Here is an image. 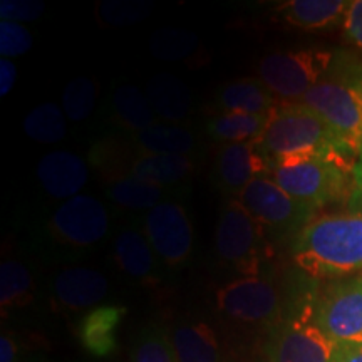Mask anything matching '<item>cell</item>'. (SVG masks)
I'll list each match as a JSON object with an SVG mask.
<instances>
[{
  "label": "cell",
  "mask_w": 362,
  "mask_h": 362,
  "mask_svg": "<svg viewBox=\"0 0 362 362\" xmlns=\"http://www.w3.org/2000/svg\"><path fill=\"white\" fill-rule=\"evenodd\" d=\"M257 148L270 166L307 156L330 158L349 166L359 160L322 117L302 103L279 101Z\"/></svg>",
  "instance_id": "6da1fadb"
},
{
  "label": "cell",
  "mask_w": 362,
  "mask_h": 362,
  "mask_svg": "<svg viewBox=\"0 0 362 362\" xmlns=\"http://www.w3.org/2000/svg\"><path fill=\"white\" fill-rule=\"evenodd\" d=\"M292 259L314 279L362 272V214L315 216L293 240Z\"/></svg>",
  "instance_id": "7a4b0ae2"
},
{
  "label": "cell",
  "mask_w": 362,
  "mask_h": 362,
  "mask_svg": "<svg viewBox=\"0 0 362 362\" xmlns=\"http://www.w3.org/2000/svg\"><path fill=\"white\" fill-rule=\"evenodd\" d=\"M362 71L341 69L336 59L327 76L298 103L315 111L357 156L362 153Z\"/></svg>",
  "instance_id": "3957f363"
},
{
  "label": "cell",
  "mask_w": 362,
  "mask_h": 362,
  "mask_svg": "<svg viewBox=\"0 0 362 362\" xmlns=\"http://www.w3.org/2000/svg\"><path fill=\"white\" fill-rule=\"evenodd\" d=\"M354 166L324 156H307L270 166L269 176L297 200L322 208L349 202Z\"/></svg>",
  "instance_id": "277c9868"
},
{
  "label": "cell",
  "mask_w": 362,
  "mask_h": 362,
  "mask_svg": "<svg viewBox=\"0 0 362 362\" xmlns=\"http://www.w3.org/2000/svg\"><path fill=\"white\" fill-rule=\"evenodd\" d=\"M336 56L329 49L309 47L274 52L259 64V79L284 103H298L332 67Z\"/></svg>",
  "instance_id": "5b68a950"
},
{
  "label": "cell",
  "mask_w": 362,
  "mask_h": 362,
  "mask_svg": "<svg viewBox=\"0 0 362 362\" xmlns=\"http://www.w3.org/2000/svg\"><path fill=\"white\" fill-rule=\"evenodd\" d=\"M337 346L315 322V302L307 300L274 325L265 342L269 362H334Z\"/></svg>",
  "instance_id": "8992f818"
},
{
  "label": "cell",
  "mask_w": 362,
  "mask_h": 362,
  "mask_svg": "<svg viewBox=\"0 0 362 362\" xmlns=\"http://www.w3.org/2000/svg\"><path fill=\"white\" fill-rule=\"evenodd\" d=\"M215 248L221 264L232 267L243 277H259L267 252L265 232L238 200H228L221 206Z\"/></svg>",
  "instance_id": "52a82bcc"
},
{
  "label": "cell",
  "mask_w": 362,
  "mask_h": 362,
  "mask_svg": "<svg viewBox=\"0 0 362 362\" xmlns=\"http://www.w3.org/2000/svg\"><path fill=\"white\" fill-rule=\"evenodd\" d=\"M237 200L264 228V232L275 235L297 237L315 218L317 211L315 206L297 200L284 188H280L270 176L253 180L240 193Z\"/></svg>",
  "instance_id": "ba28073f"
},
{
  "label": "cell",
  "mask_w": 362,
  "mask_h": 362,
  "mask_svg": "<svg viewBox=\"0 0 362 362\" xmlns=\"http://www.w3.org/2000/svg\"><path fill=\"white\" fill-rule=\"evenodd\" d=\"M144 235L156 257L170 269H180L193 252V225L181 203L161 202L148 211Z\"/></svg>",
  "instance_id": "9c48e42d"
},
{
  "label": "cell",
  "mask_w": 362,
  "mask_h": 362,
  "mask_svg": "<svg viewBox=\"0 0 362 362\" xmlns=\"http://www.w3.org/2000/svg\"><path fill=\"white\" fill-rule=\"evenodd\" d=\"M110 230V215L104 203L90 194H78L54 211L49 232L61 245L89 248L98 245Z\"/></svg>",
  "instance_id": "30bf717a"
},
{
  "label": "cell",
  "mask_w": 362,
  "mask_h": 362,
  "mask_svg": "<svg viewBox=\"0 0 362 362\" xmlns=\"http://www.w3.org/2000/svg\"><path fill=\"white\" fill-rule=\"evenodd\" d=\"M315 322L339 346L362 344V277L332 285L317 298Z\"/></svg>",
  "instance_id": "8fae6325"
},
{
  "label": "cell",
  "mask_w": 362,
  "mask_h": 362,
  "mask_svg": "<svg viewBox=\"0 0 362 362\" xmlns=\"http://www.w3.org/2000/svg\"><path fill=\"white\" fill-rule=\"evenodd\" d=\"M216 305L226 317L242 324H270L280 317L277 287L262 277H242L223 285L216 292Z\"/></svg>",
  "instance_id": "7c38bea8"
},
{
  "label": "cell",
  "mask_w": 362,
  "mask_h": 362,
  "mask_svg": "<svg viewBox=\"0 0 362 362\" xmlns=\"http://www.w3.org/2000/svg\"><path fill=\"white\" fill-rule=\"evenodd\" d=\"M269 161L260 155L257 141L221 144L215 160V181L230 200H237L253 180L269 176Z\"/></svg>",
  "instance_id": "4fadbf2b"
},
{
  "label": "cell",
  "mask_w": 362,
  "mask_h": 362,
  "mask_svg": "<svg viewBox=\"0 0 362 362\" xmlns=\"http://www.w3.org/2000/svg\"><path fill=\"white\" fill-rule=\"evenodd\" d=\"M37 180L44 192L59 200H71L86 187L88 163L71 151H52L37 165Z\"/></svg>",
  "instance_id": "5bb4252c"
},
{
  "label": "cell",
  "mask_w": 362,
  "mask_h": 362,
  "mask_svg": "<svg viewBox=\"0 0 362 362\" xmlns=\"http://www.w3.org/2000/svg\"><path fill=\"white\" fill-rule=\"evenodd\" d=\"M107 279L101 272L88 267H69L54 279V298L62 309L86 310L96 309L107 296Z\"/></svg>",
  "instance_id": "9a60e30c"
},
{
  "label": "cell",
  "mask_w": 362,
  "mask_h": 362,
  "mask_svg": "<svg viewBox=\"0 0 362 362\" xmlns=\"http://www.w3.org/2000/svg\"><path fill=\"white\" fill-rule=\"evenodd\" d=\"M115 259L128 277L144 285L160 282V259L149 245L144 232L131 226L121 228L115 238Z\"/></svg>",
  "instance_id": "2e32d148"
},
{
  "label": "cell",
  "mask_w": 362,
  "mask_h": 362,
  "mask_svg": "<svg viewBox=\"0 0 362 362\" xmlns=\"http://www.w3.org/2000/svg\"><path fill=\"white\" fill-rule=\"evenodd\" d=\"M349 7L347 0H288L277 6L275 17L298 29H330L344 22Z\"/></svg>",
  "instance_id": "e0dca14e"
},
{
  "label": "cell",
  "mask_w": 362,
  "mask_h": 362,
  "mask_svg": "<svg viewBox=\"0 0 362 362\" xmlns=\"http://www.w3.org/2000/svg\"><path fill=\"white\" fill-rule=\"evenodd\" d=\"M128 309L121 305H99L84 315L79 337L84 349L96 357H107L117 346V329Z\"/></svg>",
  "instance_id": "ac0fdd59"
},
{
  "label": "cell",
  "mask_w": 362,
  "mask_h": 362,
  "mask_svg": "<svg viewBox=\"0 0 362 362\" xmlns=\"http://www.w3.org/2000/svg\"><path fill=\"white\" fill-rule=\"evenodd\" d=\"M146 96L153 111L170 124L180 123L189 116L193 110L192 90L176 76L170 72H160L149 79Z\"/></svg>",
  "instance_id": "d6986e66"
},
{
  "label": "cell",
  "mask_w": 362,
  "mask_h": 362,
  "mask_svg": "<svg viewBox=\"0 0 362 362\" xmlns=\"http://www.w3.org/2000/svg\"><path fill=\"white\" fill-rule=\"evenodd\" d=\"M171 342L178 362H223L215 330L205 322L176 325Z\"/></svg>",
  "instance_id": "ffe728a7"
},
{
  "label": "cell",
  "mask_w": 362,
  "mask_h": 362,
  "mask_svg": "<svg viewBox=\"0 0 362 362\" xmlns=\"http://www.w3.org/2000/svg\"><path fill=\"white\" fill-rule=\"evenodd\" d=\"M277 99L259 78H243L221 88L216 104L221 112L267 115L277 106Z\"/></svg>",
  "instance_id": "44dd1931"
},
{
  "label": "cell",
  "mask_w": 362,
  "mask_h": 362,
  "mask_svg": "<svg viewBox=\"0 0 362 362\" xmlns=\"http://www.w3.org/2000/svg\"><path fill=\"white\" fill-rule=\"evenodd\" d=\"M194 171V161L181 155H141L129 165L128 175L160 188L185 181Z\"/></svg>",
  "instance_id": "7402d4cb"
},
{
  "label": "cell",
  "mask_w": 362,
  "mask_h": 362,
  "mask_svg": "<svg viewBox=\"0 0 362 362\" xmlns=\"http://www.w3.org/2000/svg\"><path fill=\"white\" fill-rule=\"evenodd\" d=\"M136 146L143 155H181L189 156L197 148V136L193 131L180 124H153L133 134Z\"/></svg>",
  "instance_id": "603a6c76"
},
{
  "label": "cell",
  "mask_w": 362,
  "mask_h": 362,
  "mask_svg": "<svg viewBox=\"0 0 362 362\" xmlns=\"http://www.w3.org/2000/svg\"><path fill=\"white\" fill-rule=\"evenodd\" d=\"M270 112L267 115H248V112H220L211 117L206 131L211 138L221 144L259 141L269 124Z\"/></svg>",
  "instance_id": "cb8c5ba5"
},
{
  "label": "cell",
  "mask_w": 362,
  "mask_h": 362,
  "mask_svg": "<svg viewBox=\"0 0 362 362\" xmlns=\"http://www.w3.org/2000/svg\"><path fill=\"white\" fill-rule=\"evenodd\" d=\"M111 103L117 123L129 129L133 134L155 124L156 115L153 111L151 103H149L146 94L136 86H119L112 93Z\"/></svg>",
  "instance_id": "d4e9b609"
},
{
  "label": "cell",
  "mask_w": 362,
  "mask_h": 362,
  "mask_svg": "<svg viewBox=\"0 0 362 362\" xmlns=\"http://www.w3.org/2000/svg\"><path fill=\"white\" fill-rule=\"evenodd\" d=\"M106 194L112 203L126 210L149 211L163 202L165 189L131 175H123L111 181Z\"/></svg>",
  "instance_id": "484cf974"
},
{
  "label": "cell",
  "mask_w": 362,
  "mask_h": 362,
  "mask_svg": "<svg viewBox=\"0 0 362 362\" xmlns=\"http://www.w3.org/2000/svg\"><path fill=\"white\" fill-rule=\"evenodd\" d=\"M34 298V280L30 272L19 260L0 264V305L2 310L21 309Z\"/></svg>",
  "instance_id": "4316f807"
},
{
  "label": "cell",
  "mask_w": 362,
  "mask_h": 362,
  "mask_svg": "<svg viewBox=\"0 0 362 362\" xmlns=\"http://www.w3.org/2000/svg\"><path fill=\"white\" fill-rule=\"evenodd\" d=\"M24 131L37 143H57L66 136V112L56 103H42L24 119Z\"/></svg>",
  "instance_id": "83f0119b"
},
{
  "label": "cell",
  "mask_w": 362,
  "mask_h": 362,
  "mask_svg": "<svg viewBox=\"0 0 362 362\" xmlns=\"http://www.w3.org/2000/svg\"><path fill=\"white\" fill-rule=\"evenodd\" d=\"M200 47V40L193 33L181 29H160L149 39V51L163 61H183Z\"/></svg>",
  "instance_id": "f1b7e54d"
},
{
  "label": "cell",
  "mask_w": 362,
  "mask_h": 362,
  "mask_svg": "<svg viewBox=\"0 0 362 362\" xmlns=\"http://www.w3.org/2000/svg\"><path fill=\"white\" fill-rule=\"evenodd\" d=\"M155 8V4L146 0H103L98 2V21L110 27H126L144 21Z\"/></svg>",
  "instance_id": "f546056e"
},
{
  "label": "cell",
  "mask_w": 362,
  "mask_h": 362,
  "mask_svg": "<svg viewBox=\"0 0 362 362\" xmlns=\"http://www.w3.org/2000/svg\"><path fill=\"white\" fill-rule=\"evenodd\" d=\"M134 362H178L171 336L160 325L151 324L143 330L136 342Z\"/></svg>",
  "instance_id": "4dcf8cb0"
},
{
  "label": "cell",
  "mask_w": 362,
  "mask_h": 362,
  "mask_svg": "<svg viewBox=\"0 0 362 362\" xmlns=\"http://www.w3.org/2000/svg\"><path fill=\"white\" fill-rule=\"evenodd\" d=\"M96 104V83L81 76L72 79L62 93V110L71 121H84Z\"/></svg>",
  "instance_id": "1f68e13d"
},
{
  "label": "cell",
  "mask_w": 362,
  "mask_h": 362,
  "mask_svg": "<svg viewBox=\"0 0 362 362\" xmlns=\"http://www.w3.org/2000/svg\"><path fill=\"white\" fill-rule=\"evenodd\" d=\"M34 39L24 25L17 22H0V54L2 59H11L29 52Z\"/></svg>",
  "instance_id": "d6a6232c"
},
{
  "label": "cell",
  "mask_w": 362,
  "mask_h": 362,
  "mask_svg": "<svg viewBox=\"0 0 362 362\" xmlns=\"http://www.w3.org/2000/svg\"><path fill=\"white\" fill-rule=\"evenodd\" d=\"M45 12V4L39 0H2L0 19L7 22H34Z\"/></svg>",
  "instance_id": "836d02e7"
},
{
  "label": "cell",
  "mask_w": 362,
  "mask_h": 362,
  "mask_svg": "<svg viewBox=\"0 0 362 362\" xmlns=\"http://www.w3.org/2000/svg\"><path fill=\"white\" fill-rule=\"evenodd\" d=\"M342 24L346 39L362 51V0L351 2V7Z\"/></svg>",
  "instance_id": "e575fe53"
},
{
  "label": "cell",
  "mask_w": 362,
  "mask_h": 362,
  "mask_svg": "<svg viewBox=\"0 0 362 362\" xmlns=\"http://www.w3.org/2000/svg\"><path fill=\"white\" fill-rule=\"evenodd\" d=\"M347 208L351 214H362V153L354 166V173H352V192Z\"/></svg>",
  "instance_id": "d590c367"
},
{
  "label": "cell",
  "mask_w": 362,
  "mask_h": 362,
  "mask_svg": "<svg viewBox=\"0 0 362 362\" xmlns=\"http://www.w3.org/2000/svg\"><path fill=\"white\" fill-rule=\"evenodd\" d=\"M17 79V67L11 59L0 61V96H7L11 93Z\"/></svg>",
  "instance_id": "8d00e7d4"
},
{
  "label": "cell",
  "mask_w": 362,
  "mask_h": 362,
  "mask_svg": "<svg viewBox=\"0 0 362 362\" xmlns=\"http://www.w3.org/2000/svg\"><path fill=\"white\" fill-rule=\"evenodd\" d=\"M19 361V344L11 332H2L0 337V362Z\"/></svg>",
  "instance_id": "74e56055"
},
{
  "label": "cell",
  "mask_w": 362,
  "mask_h": 362,
  "mask_svg": "<svg viewBox=\"0 0 362 362\" xmlns=\"http://www.w3.org/2000/svg\"><path fill=\"white\" fill-rule=\"evenodd\" d=\"M334 362H362V344H341V346H337Z\"/></svg>",
  "instance_id": "f35d334b"
},
{
  "label": "cell",
  "mask_w": 362,
  "mask_h": 362,
  "mask_svg": "<svg viewBox=\"0 0 362 362\" xmlns=\"http://www.w3.org/2000/svg\"><path fill=\"white\" fill-rule=\"evenodd\" d=\"M361 89H362V78H361Z\"/></svg>",
  "instance_id": "ab89813d"
}]
</instances>
